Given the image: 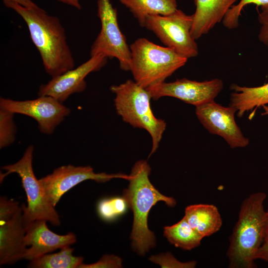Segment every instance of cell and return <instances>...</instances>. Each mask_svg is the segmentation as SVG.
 Listing matches in <instances>:
<instances>
[{"label": "cell", "mask_w": 268, "mask_h": 268, "mask_svg": "<svg viewBox=\"0 0 268 268\" xmlns=\"http://www.w3.org/2000/svg\"><path fill=\"white\" fill-rule=\"evenodd\" d=\"M3 2L25 21L49 75L54 77L74 68L65 30L57 17L48 14L38 5L28 8L12 1Z\"/></svg>", "instance_id": "cell-1"}, {"label": "cell", "mask_w": 268, "mask_h": 268, "mask_svg": "<svg viewBox=\"0 0 268 268\" xmlns=\"http://www.w3.org/2000/svg\"><path fill=\"white\" fill-rule=\"evenodd\" d=\"M151 168L146 160L136 162L133 166L128 188L123 196L133 212L134 221L131 235L132 246L140 255H144L155 246L154 233L148 228L147 218L152 206L163 201L167 206L174 207L176 200L163 195L150 182Z\"/></svg>", "instance_id": "cell-2"}, {"label": "cell", "mask_w": 268, "mask_h": 268, "mask_svg": "<svg viewBox=\"0 0 268 268\" xmlns=\"http://www.w3.org/2000/svg\"><path fill=\"white\" fill-rule=\"evenodd\" d=\"M266 198V193L259 192L250 195L242 202L227 253L230 268L255 267V256L266 235L264 202Z\"/></svg>", "instance_id": "cell-3"}, {"label": "cell", "mask_w": 268, "mask_h": 268, "mask_svg": "<svg viewBox=\"0 0 268 268\" xmlns=\"http://www.w3.org/2000/svg\"><path fill=\"white\" fill-rule=\"evenodd\" d=\"M110 90L115 95V107L123 120L134 128L146 130L150 135V156L159 147L166 123L154 116L151 108L152 98L149 92L131 79L119 85L111 86Z\"/></svg>", "instance_id": "cell-4"}, {"label": "cell", "mask_w": 268, "mask_h": 268, "mask_svg": "<svg viewBox=\"0 0 268 268\" xmlns=\"http://www.w3.org/2000/svg\"><path fill=\"white\" fill-rule=\"evenodd\" d=\"M130 48V71L134 80L145 88L165 82L188 60L170 48L157 45L145 38L137 39Z\"/></svg>", "instance_id": "cell-5"}, {"label": "cell", "mask_w": 268, "mask_h": 268, "mask_svg": "<svg viewBox=\"0 0 268 268\" xmlns=\"http://www.w3.org/2000/svg\"><path fill=\"white\" fill-rule=\"evenodd\" d=\"M33 146L29 145L17 162L1 167L6 172L0 174V182L7 175L13 173L20 177L27 197V205H21L25 226L36 220H45L58 226L61 224L58 213L33 169Z\"/></svg>", "instance_id": "cell-6"}, {"label": "cell", "mask_w": 268, "mask_h": 268, "mask_svg": "<svg viewBox=\"0 0 268 268\" xmlns=\"http://www.w3.org/2000/svg\"><path fill=\"white\" fill-rule=\"evenodd\" d=\"M193 16L177 9L167 15H149L143 27L152 31L166 47L187 59L199 54L196 40L191 31Z\"/></svg>", "instance_id": "cell-7"}, {"label": "cell", "mask_w": 268, "mask_h": 268, "mask_svg": "<svg viewBox=\"0 0 268 268\" xmlns=\"http://www.w3.org/2000/svg\"><path fill=\"white\" fill-rule=\"evenodd\" d=\"M97 5L101 29L91 46L90 57L102 54L108 58H116L121 69L130 71L131 50L120 28L117 9L110 0H97Z\"/></svg>", "instance_id": "cell-8"}, {"label": "cell", "mask_w": 268, "mask_h": 268, "mask_svg": "<svg viewBox=\"0 0 268 268\" xmlns=\"http://www.w3.org/2000/svg\"><path fill=\"white\" fill-rule=\"evenodd\" d=\"M0 108L13 113L24 115L34 119L40 132L51 134L56 128L68 116L70 110L63 103L49 96L23 101L1 97Z\"/></svg>", "instance_id": "cell-9"}, {"label": "cell", "mask_w": 268, "mask_h": 268, "mask_svg": "<svg viewBox=\"0 0 268 268\" xmlns=\"http://www.w3.org/2000/svg\"><path fill=\"white\" fill-rule=\"evenodd\" d=\"M130 178V175L122 173H97L89 166L68 165L57 168L39 181L52 203L56 206L66 192L84 181L92 180L98 183H105L114 178L129 180Z\"/></svg>", "instance_id": "cell-10"}, {"label": "cell", "mask_w": 268, "mask_h": 268, "mask_svg": "<svg viewBox=\"0 0 268 268\" xmlns=\"http://www.w3.org/2000/svg\"><path fill=\"white\" fill-rule=\"evenodd\" d=\"M236 112L235 108L222 106L214 100L196 107V116L204 128L223 138L232 148L245 147L249 143L236 122Z\"/></svg>", "instance_id": "cell-11"}, {"label": "cell", "mask_w": 268, "mask_h": 268, "mask_svg": "<svg viewBox=\"0 0 268 268\" xmlns=\"http://www.w3.org/2000/svg\"><path fill=\"white\" fill-rule=\"evenodd\" d=\"M223 87V82L219 78L197 81L184 78L171 82H163L146 89L154 100L172 97L197 107L214 100Z\"/></svg>", "instance_id": "cell-12"}, {"label": "cell", "mask_w": 268, "mask_h": 268, "mask_svg": "<svg viewBox=\"0 0 268 268\" xmlns=\"http://www.w3.org/2000/svg\"><path fill=\"white\" fill-rule=\"evenodd\" d=\"M108 58L102 54L90 58L78 67L52 77L48 82L39 88V96H49L61 103L69 96L83 91L86 87V77L91 72L100 70L105 66Z\"/></svg>", "instance_id": "cell-13"}, {"label": "cell", "mask_w": 268, "mask_h": 268, "mask_svg": "<svg viewBox=\"0 0 268 268\" xmlns=\"http://www.w3.org/2000/svg\"><path fill=\"white\" fill-rule=\"evenodd\" d=\"M25 226L22 205L0 212V264H12L24 259Z\"/></svg>", "instance_id": "cell-14"}, {"label": "cell", "mask_w": 268, "mask_h": 268, "mask_svg": "<svg viewBox=\"0 0 268 268\" xmlns=\"http://www.w3.org/2000/svg\"><path fill=\"white\" fill-rule=\"evenodd\" d=\"M46 222L45 220H36L25 226L24 243L27 248L24 259L31 261L56 250L69 247L76 242L74 234H56L48 228Z\"/></svg>", "instance_id": "cell-15"}, {"label": "cell", "mask_w": 268, "mask_h": 268, "mask_svg": "<svg viewBox=\"0 0 268 268\" xmlns=\"http://www.w3.org/2000/svg\"><path fill=\"white\" fill-rule=\"evenodd\" d=\"M196 6L191 31L196 40L222 21L237 0H193Z\"/></svg>", "instance_id": "cell-16"}, {"label": "cell", "mask_w": 268, "mask_h": 268, "mask_svg": "<svg viewBox=\"0 0 268 268\" xmlns=\"http://www.w3.org/2000/svg\"><path fill=\"white\" fill-rule=\"evenodd\" d=\"M184 217L202 238L209 236L221 228L222 219L216 206L196 204L187 206Z\"/></svg>", "instance_id": "cell-17"}, {"label": "cell", "mask_w": 268, "mask_h": 268, "mask_svg": "<svg viewBox=\"0 0 268 268\" xmlns=\"http://www.w3.org/2000/svg\"><path fill=\"white\" fill-rule=\"evenodd\" d=\"M233 91L230 97V106L235 108L239 117L255 107L268 104V82L258 87L242 86L235 83L230 86Z\"/></svg>", "instance_id": "cell-18"}, {"label": "cell", "mask_w": 268, "mask_h": 268, "mask_svg": "<svg viewBox=\"0 0 268 268\" xmlns=\"http://www.w3.org/2000/svg\"><path fill=\"white\" fill-rule=\"evenodd\" d=\"M143 27L146 17L149 15H167L177 8L176 0H120Z\"/></svg>", "instance_id": "cell-19"}, {"label": "cell", "mask_w": 268, "mask_h": 268, "mask_svg": "<svg viewBox=\"0 0 268 268\" xmlns=\"http://www.w3.org/2000/svg\"><path fill=\"white\" fill-rule=\"evenodd\" d=\"M164 235L176 247L189 251L199 246L203 239L184 217L173 225L164 227Z\"/></svg>", "instance_id": "cell-20"}, {"label": "cell", "mask_w": 268, "mask_h": 268, "mask_svg": "<svg viewBox=\"0 0 268 268\" xmlns=\"http://www.w3.org/2000/svg\"><path fill=\"white\" fill-rule=\"evenodd\" d=\"M74 249L67 247L51 254H46L30 261L28 268H78L83 263L81 257L73 255Z\"/></svg>", "instance_id": "cell-21"}, {"label": "cell", "mask_w": 268, "mask_h": 268, "mask_svg": "<svg viewBox=\"0 0 268 268\" xmlns=\"http://www.w3.org/2000/svg\"><path fill=\"white\" fill-rule=\"evenodd\" d=\"M129 204L123 196L105 198L97 204V212L101 219L112 222L126 213Z\"/></svg>", "instance_id": "cell-22"}, {"label": "cell", "mask_w": 268, "mask_h": 268, "mask_svg": "<svg viewBox=\"0 0 268 268\" xmlns=\"http://www.w3.org/2000/svg\"><path fill=\"white\" fill-rule=\"evenodd\" d=\"M249 4H255L260 6L262 12L268 13V0H240L233 5L227 11L222 20L224 26L229 29L236 28L239 26V17L244 7Z\"/></svg>", "instance_id": "cell-23"}, {"label": "cell", "mask_w": 268, "mask_h": 268, "mask_svg": "<svg viewBox=\"0 0 268 268\" xmlns=\"http://www.w3.org/2000/svg\"><path fill=\"white\" fill-rule=\"evenodd\" d=\"M14 114L0 108V148L11 145L15 140L16 126L14 122Z\"/></svg>", "instance_id": "cell-24"}, {"label": "cell", "mask_w": 268, "mask_h": 268, "mask_svg": "<svg viewBox=\"0 0 268 268\" xmlns=\"http://www.w3.org/2000/svg\"><path fill=\"white\" fill-rule=\"evenodd\" d=\"M149 260L158 264L162 268H193L196 265V262H181L170 253L152 256Z\"/></svg>", "instance_id": "cell-25"}, {"label": "cell", "mask_w": 268, "mask_h": 268, "mask_svg": "<svg viewBox=\"0 0 268 268\" xmlns=\"http://www.w3.org/2000/svg\"><path fill=\"white\" fill-rule=\"evenodd\" d=\"M122 259L113 255H105L98 262L91 264H85L83 263L78 268H121Z\"/></svg>", "instance_id": "cell-26"}, {"label": "cell", "mask_w": 268, "mask_h": 268, "mask_svg": "<svg viewBox=\"0 0 268 268\" xmlns=\"http://www.w3.org/2000/svg\"><path fill=\"white\" fill-rule=\"evenodd\" d=\"M261 28L258 38L268 49V13L260 12L258 16Z\"/></svg>", "instance_id": "cell-27"}, {"label": "cell", "mask_w": 268, "mask_h": 268, "mask_svg": "<svg viewBox=\"0 0 268 268\" xmlns=\"http://www.w3.org/2000/svg\"><path fill=\"white\" fill-rule=\"evenodd\" d=\"M257 259H261L268 262V235L265 236L262 245L256 254L255 260Z\"/></svg>", "instance_id": "cell-28"}, {"label": "cell", "mask_w": 268, "mask_h": 268, "mask_svg": "<svg viewBox=\"0 0 268 268\" xmlns=\"http://www.w3.org/2000/svg\"><path fill=\"white\" fill-rule=\"evenodd\" d=\"M3 1H10L17 3L26 7H34L38 5L31 0H2Z\"/></svg>", "instance_id": "cell-29"}, {"label": "cell", "mask_w": 268, "mask_h": 268, "mask_svg": "<svg viewBox=\"0 0 268 268\" xmlns=\"http://www.w3.org/2000/svg\"><path fill=\"white\" fill-rule=\"evenodd\" d=\"M59 1L72 6L78 10L81 9L79 0H57Z\"/></svg>", "instance_id": "cell-30"}, {"label": "cell", "mask_w": 268, "mask_h": 268, "mask_svg": "<svg viewBox=\"0 0 268 268\" xmlns=\"http://www.w3.org/2000/svg\"><path fill=\"white\" fill-rule=\"evenodd\" d=\"M268 235V208L266 211V235Z\"/></svg>", "instance_id": "cell-31"}, {"label": "cell", "mask_w": 268, "mask_h": 268, "mask_svg": "<svg viewBox=\"0 0 268 268\" xmlns=\"http://www.w3.org/2000/svg\"><path fill=\"white\" fill-rule=\"evenodd\" d=\"M264 112L262 113L263 116L268 115V106L264 105L263 106Z\"/></svg>", "instance_id": "cell-32"}]
</instances>
